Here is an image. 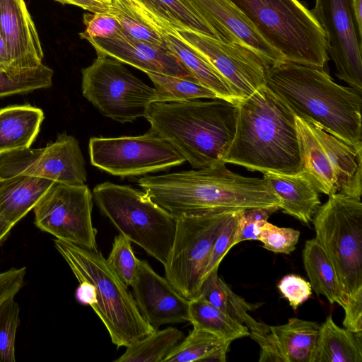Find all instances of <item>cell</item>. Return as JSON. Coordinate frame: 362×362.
Instances as JSON below:
<instances>
[{
    "instance_id": "6da1fadb",
    "label": "cell",
    "mask_w": 362,
    "mask_h": 362,
    "mask_svg": "<svg viewBox=\"0 0 362 362\" xmlns=\"http://www.w3.org/2000/svg\"><path fill=\"white\" fill-rule=\"evenodd\" d=\"M139 186L175 219L220 211L279 206L262 178L235 173L222 163L209 168L146 175Z\"/></svg>"
},
{
    "instance_id": "7a4b0ae2",
    "label": "cell",
    "mask_w": 362,
    "mask_h": 362,
    "mask_svg": "<svg viewBox=\"0 0 362 362\" xmlns=\"http://www.w3.org/2000/svg\"><path fill=\"white\" fill-rule=\"evenodd\" d=\"M250 171H302L296 115L265 84L238 104L234 138L222 158Z\"/></svg>"
},
{
    "instance_id": "3957f363",
    "label": "cell",
    "mask_w": 362,
    "mask_h": 362,
    "mask_svg": "<svg viewBox=\"0 0 362 362\" xmlns=\"http://www.w3.org/2000/svg\"><path fill=\"white\" fill-rule=\"evenodd\" d=\"M265 86L296 117L362 151L361 94L335 83L324 68L284 60L268 67Z\"/></svg>"
},
{
    "instance_id": "277c9868",
    "label": "cell",
    "mask_w": 362,
    "mask_h": 362,
    "mask_svg": "<svg viewBox=\"0 0 362 362\" xmlns=\"http://www.w3.org/2000/svg\"><path fill=\"white\" fill-rule=\"evenodd\" d=\"M238 104L216 98L153 102L144 117L151 130L169 141L193 168L222 163L235 133Z\"/></svg>"
},
{
    "instance_id": "5b68a950",
    "label": "cell",
    "mask_w": 362,
    "mask_h": 362,
    "mask_svg": "<svg viewBox=\"0 0 362 362\" xmlns=\"http://www.w3.org/2000/svg\"><path fill=\"white\" fill-rule=\"evenodd\" d=\"M54 244L78 282L88 281L94 286L95 304L91 308L117 348L128 347L155 330L141 315L128 286L100 252L58 239Z\"/></svg>"
},
{
    "instance_id": "8992f818",
    "label": "cell",
    "mask_w": 362,
    "mask_h": 362,
    "mask_svg": "<svg viewBox=\"0 0 362 362\" xmlns=\"http://www.w3.org/2000/svg\"><path fill=\"white\" fill-rule=\"evenodd\" d=\"M284 61L325 68V35L314 14L299 0H230Z\"/></svg>"
},
{
    "instance_id": "52a82bcc",
    "label": "cell",
    "mask_w": 362,
    "mask_h": 362,
    "mask_svg": "<svg viewBox=\"0 0 362 362\" xmlns=\"http://www.w3.org/2000/svg\"><path fill=\"white\" fill-rule=\"evenodd\" d=\"M93 198L120 234L163 266L166 264L176 228L171 214L145 192L110 182L97 185Z\"/></svg>"
},
{
    "instance_id": "ba28073f",
    "label": "cell",
    "mask_w": 362,
    "mask_h": 362,
    "mask_svg": "<svg viewBox=\"0 0 362 362\" xmlns=\"http://www.w3.org/2000/svg\"><path fill=\"white\" fill-rule=\"evenodd\" d=\"M349 300L362 296V203L342 193L329 195L312 220Z\"/></svg>"
},
{
    "instance_id": "9c48e42d",
    "label": "cell",
    "mask_w": 362,
    "mask_h": 362,
    "mask_svg": "<svg viewBox=\"0 0 362 362\" xmlns=\"http://www.w3.org/2000/svg\"><path fill=\"white\" fill-rule=\"evenodd\" d=\"M302 170L319 192L361 198L362 151H356L314 123L296 116Z\"/></svg>"
},
{
    "instance_id": "30bf717a",
    "label": "cell",
    "mask_w": 362,
    "mask_h": 362,
    "mask_svg": "<svg viewBox=\"0 0 362 362\" xmlns=\"http://www.w3.org/2000/svg\"><path fill=\"white\" fill-rule=\"evenodd\" d=\"M81 90L105 117L120 123L144 117L147 107L157 101L156 90L134 76L121 62L97 54L81 71Z\"/></svg>"
},
{
    "instance_id": "8fae6325",
    "label": "cell",
    "mask_w": 362,
    "mask_h": 362,
    "mask_svg": "<svg viewBox=\"0 0 362 362\" xmlns=\"http://www.w3.org/2000/svg\"><path fill=\"white\" fill-rule=\"evenodd\" d=\"M233 210L176 219L173 245L164 265L165 278L186 299L199 296L214 245Z\"/></svg>"
},
{
    "instance_id": "7c38bea8",
    "label": "cell",
    "mask_w": 362,
    "mask_h": 362,
    "mask_svg": "<svg viewBox=\"0 0 362 362\" xmlns=\"http://www.w3.org/2000/svg\"><path fill=\"white\" fill-rule=\"evenodd\" d=\"M88 151L93 166L122 177L166 170L186 161L169 141L151 129L136 136L92 137Z\"/></svg>"
},
{
    "instance_id": "4fadbf2b",
    "label": "cell",
    "mask_w": 362,
    "mask_h": 362,
    "mask_svg": "<svg viewBox=\"0 0 362 362\" xmlns=\"http://www.w3.org/2000/svg\"><path fill=\"white\" fill-rule=\"evenodd\" d=\"M92 208L93 194L86 184L54 182L33 208L35 224L56 239L98 251Z\"/></svg>"
},
{
    "instance_id": "5bb4252c",
    "label": "cell",
    "mask_w": 362,
    "mask_h": 362,
    "mask_svg": "<svg viewBox=\"0 0 362 362\" xmlns=\"http://www.w3.org/2000/svg\"><path fill=\"white\" fill-rule=\"evenodd\" d=\"M29 175L66 185L87 181L85 160L78 141L59 134L55 141L40 148H25L0 155V176Z\"/></svg>"
},
{
    "instance_id": "9a60e30c",
    "label": "cell",
    "mask_w": 362,
    "mask_h": 362,
    "mask_svg": "<svg viewBox=\"0 0 362 362\" xmlns=\"http://www.w3.org/2000/svg\"><path fill=\"white\" fill-rule=\"evenodd\" d=\"M322 28L336 76L362 93V40L350 0H315L311 10Z\"/></svg>"
},
{
    "instance_id": "2e32d148",
    "label": "cell",
    "mask_w": 362,
    "mask_h": 362,
    "mask_svg": "<svg viewBox=\"0 0 362 362\" xmlns=\"http://www.w3.org/2000/svg\"><path fill=\"white\" fill-rule=\"evenodd\" d=\"M175 36L206 59L241 100L265 84L270 64L251 49L192 31H177Z\"/></svg>"
},
{
    "instance_id": "e0dca14e",
    "label": "cell",
    "mask_w": 362,
    "mask_h": 362,
    "mask_svg": "<svg viewBox=\"0 0 362 362\" xmlns=\"http://www.w3.org/2000/svg\"><path fill=\"white\" fill-rule=\"evenodd\" d=\"M132 287L141 315L154 329L188 321L189 300L179 294L146 261L139 259Z\"/></svg>"
},
{
    "instance_id": "ac0fdd59",
    "label": "cell",
    "mask_w": 362,
    "mask_h": 362,
    "mask_svg": "<svg viewBox=\"0 0 362 362\" xmlns=\"http://www.w3.org/2000/svg\"><path fill=\"white\" fill-rule=\"evenodd\" d=\"M220 40L247 47L270 65L284 61L256 30L246 16L230 0H188Z\"/></svg>"
},
{
    "instance_id": "d6986e66",
    "label": "cell",
    "mask_w": 362,
    "mask_h": 362,
    "mask_svg": "<svg viewBox=\"0 0 362 362\" xmlns=\"http://www.w3.org/2000/svg\"><path fill=\"white\" fill-rule=\"evenodd\" d=\"M88 41L97 54L109 56L145 73L192 76L180 60L164 46L133 39L122 32L112 37L91 38Z\"/></svg>"
},
{
    "instance_id": "ffe728a7",
    "label": "cell",
    "mask_w": 362,
    "mask_h": 362,
    "mask_svg": "<svg viewBox=\"0 0 362 362\" xmlns=\"http://www.w3.org/2000/svg\"><path fill=\"white\" fill-rule=\"evenodd\" d=\"M0 35L13 69H30L42 64L40 37L24 0H0Z\"/></svg>"
},
{
    "instance_id": "44dd1931",
    "label": "cell",
    "mask_w": 362,
    "mask_h": 362,
    "mask_svg": "<svg viewBox=\"0 0 362 362\" xmlns=\"http://www.w3.org/2000/svg\"><path fill=\"white\" fill-rule=\"evenodd\" d=\"M263 179L279 197L281 209L308 224L320 206L318 191L303 170L295 175L263 173Z\"/></svg>"
},
{
    "instance_id": "7402d4cb",
    "label": "cell",
    "mask_w": 362,
    "mask_h": 362,
    "mask_svg": "<svg viewBox=\"0 0 362 362\" xmlns=\"http://www.w3.org/2000/svg\"><path fill=\"white\" fill-rule=\"evenodd\" d=\"M199 296L234 320L245 325L250 331L249 336L255 341L269 333V325L257 322L248 313L259 306V304L250 303L235 293L219 277L218 269L213 270L204 279Z\"/></svg>"
},
{
    "instance_id": "603a6c76",
    "label": "cell",
    "mask_w": 362,
    "mask_h": 362,
    "mask_svg": "<svg viewBox=\"0 0 362 362\" xmlns=\"http://www.w3.org/2000/svg\"><path fill=\"white\" fill-rule=\"evenodd\" d=\"M45 118L43 111L28 104L0 110V155L30 148Z\"/></svg>"
},
{
    "instance_id": "cb8c5ba5",
    "label": "cell",
    "mask_w": 362,
    "mask_h": 362,
    "mask_svg": "<svg viewBox=\"0 0 362 362\" xmlns=\"http://www.w3.org/2000/svg\"><path fill=\"white\" fill-rule=\"evenodd\" d=\"M53 182L23 175L4 177L0 185V215L15 226L33 209Z\"/></svg>"
},
{
    "instance_id": "d4e9b609",
    "label": "cell",
    "mask_w": 362,
    "mask_h": 362,
    "mask_svg": "<svg viewBox=\"0 0 362 362\" xmlns=\"http://www.w3.org/2000/svg\"><path fill=\"white\" fill-rule=\"evenodd\" d=\"M320 325L298 317L269 326V333L284 362H312Z\"/></svg>"
},
{
    "instance_id": "484cf974",
    "label": "cell",
    "mask_w": 362,
    "mask_h": 362,
    "mask_svg": "<svg viewBox=\"0 0 362 362\" xmlns=\"http://www.w3.org/2000/svg\"><path fill=\"white\" fill-rule=\"evenodd\" d=\"M135 1L170 35H175L177 31H192L220 40L188 0Z\"/></svg>"
},
{
    "instance_id": "4316f807",
    "label": "cell",
    "mask_w": 362,
    "mask_h": 362,
    "mask_svg": "<svg viewBox=\"0 0 362 362\" xmlns=\"http://www.w3.org/2000/svg\"><path fill=\"white\" fill-rule=\"evenodd\" d=\"M163 39L165 47L202 85L219 98L235 104L241 101L226 80L197 51L175 35L164 33Z\"/></svg>"
},
{
    "instance_id": "83f0119b",
    "label": "cell",
    "mask_w": 362,
    "mask_h": 362,
    "mask_svg": "<svg viewBox=\"0 0 362 362\" xmlns=\"http://www.w3.org/2000/svg\"><path fill=\"white\" fill-rule=\"evenodd\" d=\"M361 333L339 327L329 315L320 325L312 362H361Z\"/></svg>"
},
{
    "instance_id": "f1b7e54d",
    "label": "cell",
    "mask_w": 362,
    "mask_h": 362,
    "mask_svg": "<svg viewBox=\"0 0 362 362\" xmlns=\"http://www.w3.org/2000/svg\"><path fill=\"white\" fill-rule=\"evenodd\" d=\"M303 261L312 290L323 295L331 304L343 308L347 299L329 257L315 238L308 240L303 250Z\"/></svg>"
},
{
    "instance_id": "f546056e",
    "label": "cell",
    "mask_w": 362,
    "mask_h": 362,
    "mask_svg": "<svg viewBox=\"0 0 362 362\" xmlns=\"http://www.w3.org/2000/svg\"><path fill=\"white\" fill-rule=\"evenodd\" d=\"M108 11L119 21L122 32L142 42L165 46L163 35L168 30L136 1L111 0Z\"/></svg>"
},
{
    "instance_id": "4dcf8cb0",
    "label": "cell",
    "mask_w": 362,
    "mask_h": 362,
    "mask_svg": "<svg viewBox=\"0 0 362 362\" xmlns=\"http://www.w3.org/2000/svg\"><path fill=\"white\" fill-rule=\"evenodd\" d=\"M230 343L209 332L193 328L163 362H225Z\"/></svg>"
},
{
    "instance_id": "1f68e13d",
    "label": "cell",
    "mask_w": 362,
    "mask_h": 362,
    "mask_svg": "<svg viewBox=\"0 0 362 362\" xmlns=\"http://www.w3.org/2000/svg\"><path fill=\"white\" fill-rule=\"evenodd\" d=\"M188 321L194 328L209 332L230 341L250 335L245 325L234 320L201 296L189 300Z\"/></svg>"
},
{
    "instance_id": "d6a6232c",
    "label": "cell",
    "mask_w": 362,
    "mask_h": 362,
    "mask_svg": "<svg viewBox=\"0 0 362 362\" xmlns=\"http://www.w3.org/2000/svg\"><path fill=\"white\" fill-rule=\"evenodd\" d=\"M183 339L182 332L175 327L155 329L153 332L127 347L115 362H163Z\"/></svg>"
},
{
    "instance_id": "836d02e7",
    "label": "cell",
    "mask_w": 362,
    "mask_h": 362,
    "mask_svg": "<svg viewBox=\"0 0 362 362\" xmlns=\"http://www.w3.org/2000/svg\"><path fill=\"white\" fill-rule=\"evenodd\" d=\"M156 90V102L187 101L218 98L210 89L192 76L177 77L160 74L146 73Z\"/></svg>"
},
{
    "instance_id": "e575fe53",
    "label": "cell",
    "mask_w": 362,
    "mask_h": 362,
    "mask_svg": "<svg viewBox=\"0 0 362 362\" xmlns=\"http://www.w3.org/2000/svg\"><path fill=\"white\" fill-rule=\"evenodd\" d=\"M53 74L43 64L30 69H0V98L49 88Z\"/></svg>"
},
{
    "instance_id": "d590c367",
    "label": "cell",
    "mask_w": 362,
    "mask_h": 362,
    "mask_svg": "<svg viewBox=\"0 0 362 362\" xmlns=\"http://www.w3.org/2000/svg\"><path fill=\"white\" fill-rule=\"evenodd\" d=\"M106 260L122 283L132 286L139 262L133 252L132 242L122 234L115 236Z\"/></svg>"
},
{
    "instance_id": "8d00e7d4",
    "label": "cell",
    "mask_w": 362,
    "mask_h": 362,
    "mask_svg": "<svg viewBox=\"0 0 362 362\" xmlns=\"http://www.w3.org/2000/svg\"><path fill=\"white\" fill-rule=\"evenodd\" d=\"M19 306L11 297L0 305V362H15V341Z\"/></svg>"
},
{
    "instance_id": "74e56055",
    "label": "cell",
    "mask_w": 362,
    "mask_h": 362,
    "mask_svg": "<svg viewBox=\"0 0 362 362\" xmlns=\"http://www.w3.org/2000/svg\"><path fill=\"white\" fill-rule=\"evenodd\" d=\"M300 231L291 228H280L266 221L259 228L257 240L267 250L288 255L296 249Z\"/></svg>"
},
{
    "instance_id": "f35d334b",
    "label": "cell",
    "mask_w": 362,
    "mask_h": 362,
    "mask_svg": "<svg viewBox=\"0 0 362 362\" xmlns=\"http://www.w3.org/2000/svg\"><path fill=\"white\" fill-rule=\"evenodd\" d=\"M280 209L279 206H270L244 210L237 224L233 246L245 240H257L260 227Z\"/></svg>"
},
{
    "instance_id": "ab89813d",
    "label": "cell",
    "mask_w": 362,
    "mask_h": 362,
    "mask_svg": "<svg viewBox=\"0 0 362 362\" xmlns=\"http://www.w3.org/2000/svg\"><path fill=\"white\" fill-rule=\"evenodd\" d=\"M244 210L245 209L233 210L226 220L214 245L209 262L204 271L203 280L213 270L218 269L223 258L231 247H233V243L237 224L239 218Z\"/></svg>"
},
{
    "instance_id": "60d3db41",
    "label": "cell",
    "mask_w": 362,
    "mask_h": 362,
    "mask_svg": "<svg viewBox=\"0 0 362 362\" xmlns=\"http://www.w3.org/2000/svg\"><path fill=\"white\" fill-rule=\"evenodd\" d=\"M83 31L79 33L81 39L106 38L116 36L122 33V27L117 19L108 11L84 13Z\"/></svg>"
},
{
    "instance_id": "b9f144b4",
    "label": "cell",
    "mask_w": 362,
    "mask_h": 362,
    "mask_svg": "<svg viewBox=\"0 0 362 362\" xmlns=\"http://www.w3.org/2000/svg\"><path fill=\"white\" fill-rule=\"evenodd\" d=\"M278 288L293 310L313 294L310 282L296 274L284 276L278 284Z\"/></svg>"
},
{
    "instance_id": "7bdbcfd3",
    "label": "cell",
    "mask_w": 362,
    "mask_h": 362,
    "mask_svg": "<svg viewBox=\"0 0 362 362\" xmlns=\"http://www.w3.org/2000/svg\"><path fill=\"white\" fill-rule=\"evenodd\" d=\"M25 273V267L0 272V305L8 298L15 297L23 285Z\"/></svg>"
},
{
    "instance_id": "ee69618b",
    "label": "cell",
    "mask_w": 362,
    "mask_h": 362,
    "mask_svg": "<svg viewBox=\"0 0 362 362\" xmlns=\"http://www.w3.org/2000/svg\"><path fill=\"white\" fill-rule=\"evenodd\" d=\"M344 327L352 332H362V296L349 300L344 308Z\"/></svg>"
},
{
    "instance_id": "f6af8a7d",
    "label": "cell",
    "mask_w": 362,
    "mask_h": 362,
    "mask_svg": "<svg viewBox=\"0 0 362 362\" xmlns=\"http://www.w3.org/2000/svg\"><path fill=\"white\" fill-rule=\"evenodd\" d=\"M62 4H71L91 13L107 11L111 0H55Z\"/></svg>"
},
{
    "instance_id": "bcb514c9",
    "label": "cell",
    "mask_w": 362,
    "mask_h": 362,
    "mask_svg": "<svg viewBox=\"0 0 362 362\" xmlns=\"http://www.w3.org/2000/svg\"><path fill=\"white\" fill-rule=\"evenodd\" d=\"M359 37L362 40V0H350Z\"/></svg>"
},
{
    "instance_id": "7dc6e473",
    "label": "cell",
    "mask_w": 362,
    "mask_h": 362,
    "mask_svg": "<svg viewBox=\"0 0 362 362\" xmlns=\"http://www.w3.org/2000/svg\"><path fill=\"white\" fill-rule=\"evenodd\" d=\"M9 68H13L12 59L6 45L0 35V69Z\"/></svg>"
},
{
    "instance_id": "c3c4849f",
    "label": "cell",
    "mask_w": 362,
    "mask_h": 362,
    "mask_svg": "<svg viewBox=\"0 0 362 362\" xmlns=\"http://www.w3.org/2000/svg\"><path fill=\"white\" fill-rule=\"evenodd\" d=\"M13 226L0 215V244L6 240Z\"/></svg>"
},
{
    "instance_id": "681fc988",
    "label": "cell",
    "mask_w": 362,
    "mask_h": 362,
    "mask_svg": "<svg viewBox=\"0 0 362 362\" xmlns=\"http://www.w3.org/2000/svg\"><path fill=\"white\" fill-rule=\"evenodd\" d=\"M3 180H4V177L0 176V185H1V182H2V181H3Z\"/></svg>"
},
{
    "instance_id": "f907efd6",
    "label": "cell",
    "mask_w": 362,
    "mask_h": 362,
    "mask_svg": "<svg viewBox=\"0 0 362 362\" xmlns=\"http://www.w3.org/2000/svg\"><path fill=\"white\" fill-rule=\"evenodd\" d=\"M132 1H136L135 0H132Z\"/></svg>"
}]
</instances>
